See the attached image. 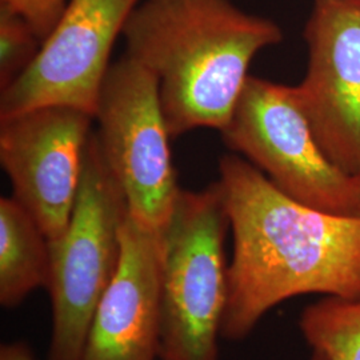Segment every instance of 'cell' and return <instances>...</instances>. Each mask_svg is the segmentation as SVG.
<instances>
[{
    "instance_id": "cell-11",
    "label": "cell",
    "mask_w": 360,
    "mask_h": 360,
    "mask_svg": "<svg viewBox=\"0 0 360 360\" xmlns=\"http://www.w3.org/2000/svg\"><path fill=\"white\" fill-rule=\"evenodd\" d=\"M50 271L49 238L13 196L0 199V306L19 307Z\"/></svg>"
},
{
    "instance_id": "cell-3",
    "label": "cell",
    "mask_w": 360,
    "mask_h": 360,
    "mask_svg": "<svg viewBox=\"0 0 360 360\" xmlns=\"http://www.w3.org/2000/svg\"><path fill=\"white\" fill-rule=\"evenodd\" d=\"M127 215V198L92 131L71 218L65 232L49 240L46 290L52 331L47 360H83L94 314L119 267Z\"/></svg>"
},
{
    "instance_id": "cell-2",
    "label": "cell",
    "mask_w": 360,
    "mask_h": 360,
    "mask_svg": "<svg viewBox=\"0 0 360 360\" xmlns=\"http://www.w3.org/2000/svg\"><path fill=\"white\" fill-rule=\"evenodd\" d=\"M122 35L127 55L158 80L171 138L224 129L257 52L282 41L279 26L230 0H144Z\"/></svg>"
},
{
    "instance_id": "cell-5",
    "label": "cell",
    "mask_w": 360,
    "mask_h": 360,
    "mask_svg": "<svg viewBox=\"0 0 360 360\" xmlns=\"http://www.w3.org/2000/svg\"><path fill=\"white\" fill-rule=\"evenodd\" d=\"M220 132L227 147L284 195L330 214L360 217V175H348L323 153L295 87L248 77Z\"/></svg>"
},
{
    "instance_id": "cell-12",
    "label": "cell",
    "mask_w": 360,
    "mask_h": 360,
    "mask_svg": "<svg viewBox=\"0 0 360 360\" xmlns=\"http://www.w3.org/2000/svg\"><path fill=\"white\" fill-rule=\"evenodd\" d=\"M299 330L328 360H360V297H319L302 311Z\"/></svg>"
},
{
    "instance_id": "cell-8",
    "label": "cell",
    "mask_w": 360,
    "mask_h": 360,
    "mask_svg": "<svg viewBox=\"0 0 360 360\" xmlns=\"http://www.w3.org/2000/svg\"><path fill=\"white\" fill-rule=\"evenodd\" d=\"M94 117L41 107L0 119V163L13 198L49 240L60 236L77 202Z\"/></svg>"
},
{
    "instance_id": "cell-10",
    "label": "cell",
    "mask_w": 360,
    "mask_h": 360,
    "mask_svg": "<svg viewBox=\"0 0 360 360\" xmlns=\"http://www.w3.org/2000/svg\"><path fill=\"white\" fill-rule=\"evenodd\" d=\"M114 279L96 307L83 360H162V231L127 215Z\"/></svg>"
},
{
    "instance_id": "cell-1",
    "label": "cell",
    "mask_w": 360,
    "mask_h": 360,
    "mask_svg": "<svg viewBox=\"0 0 360 360\" xmlns=\"http://www.w3.org/2000/svg\"><path fill=\"white\" fill-rule=\"evenodd\" d=\"M219 174L232 233L221 339L245 340L292 297H360V217L302 205L236 155Z\"/></svg>"
},
{
    "instance_id": "cell-14",
    "label": "cell",
    "mask_w": 360,
    "mask_h": 360,
    "mask_svg": "<svg viewBox=\"0 0 360 360\" xmlns=\"http://www.w3.org/2000/svg\"><path fill=\"white\" fill-rule=\"evenodd\" d=\"M68 0H0L13 11L20 13L35 30L43 41L65 13Z\"/></svg>"
},
{
    "instance_id": "cell-7",
    "label": "cell",
    "mask_w": 360,
    "mask_h": 360,
    "mask_svg": "<svg viewBox=\"0 0 360 360\" xmlns=\"http://www.w3.org/2000/svg\"><path fill=\"white\" fill-rule=\"evenodd\" d=\"M141 0H68L34 62L0 94V119L68 107L95 119L116 38Z\"/></svg>"
},
{
    "instance_id": "cell-4",
    "label": "cell",
    "mask_w": 360,
    "mask_h": 360,
    "mask_svg": "<svg viewBox=\"0 0 360 360\" xmlns=\"http://www.w3.org/2000/svg\"><path fill=\"white\" fill-rule=\"evenodd\" d=\"M230 218L219 181L181 190L163 236L162 360H219Z\"/></svg>"
},
{
    "instance_id": "cell-15",
    "label": "cell",
    "mask_w": 360,
    "mask_h": 360,
    "mask_svg": "<svg viewBox=\"0 0 360 360\" xmlns=\"http://www.w3.org/2000/svg\"><path fill=\"white\" fill-rule=\"evenodd\" d=\"M0 360H37L32 348L26 342H7L0 347Z\"/></svg>"
},
{
    "instance_id": "cell-16",
    "label": "cell",
    "mask_w": 360,
    "mask_h": 360,
    "mask_svg": "<svg viewBox=\"0 0 360 360\" xmlns=\"http://www.w3.org/2000/svg\"><path fill=\"white\" fill-rule=\"evenodd\" d=\"M309 360H328L324 355H323L322 352H319V351H314V349H311V356H309Z\"/></svg>"
},
{
    "instance_id": "cell-13",
    "label": "cell",
    "mask_w": 360,
    "mask_h": 360,
    "mask_svg": "<svg viewBox=\"0 0 360 360\" xmlns=\"http://www.w3.org/2000/svg\"><path fill=\"white\" fill-rule=\"evenodd\" d=\"M41 43L20 13L0 4V90L26 71L37 58Z\"/></svg>"
},
{
    "instance_id": "cell-6",
    "label": "cell",
    "mask_w": 360,
    "mask_h": 360,
    "mask_svg": "<svg viewBox=\"0 0 360 360\" xmlns=\"http://www.w3.org/2000/svg\"><path fill=\"white\" fill-rule=\"evenodd\" d=\"M95 119L99 147L127 198L129 215L163 231L181 188L156 77L126 53L110 67Z\"/></svg>"
},
{
    "instance_id": "cell-9",
    "label": "cell",
    "mask_w": 360,
    "mask_h": 360,
    "mask_svg": "<svg viewBox=\"0 0 360 360\" xmlns=\"http://www.w3.org/2000/svg\"><path fill=\"white\" fill-rule=\"evenodd\" d=\"M307 74L295 91L323 153L360 175V0H315Z\"/></svg>"
}]
</instances>
